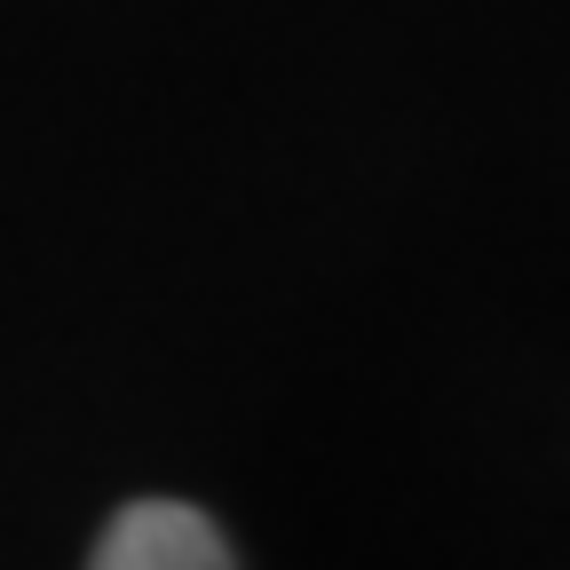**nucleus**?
Returning <instances> with one entry per match:
<instances>
[{
    "label": "nucleus",
    "instance_id": "1",
    "mask_svg": "<svg viewBox=\"0 0 570 570\" xmlns=\"http://www.w3.org/2000/svg\"><path fill=\"white\" fill-rule=\"evenodd\" d=\"M96 570H223L238 562V547L223 539V523L183 508V499H135L104 523V539L88 547Z\"/></svg>",
    "mask_w": 570,
    "mask_h": 570
}]
</instances>
